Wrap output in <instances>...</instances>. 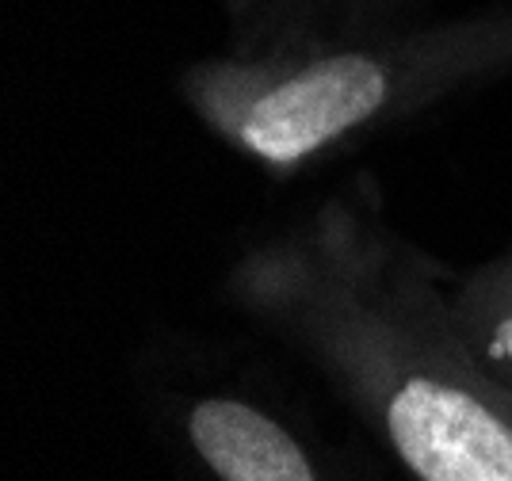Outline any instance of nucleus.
<instances>
[{
  "label": "nucleus",
  "mask_w": 512,
  "mask_h": 481,
  "mask_svg": "<svg viewBox=\"0 0 512 481\" xmlns=\"http://www.w3.org/2000/svg\"><path fill=\"white\" fill-rule=\"evenodd\" d=\"M482 348H486V356H490L497 367H505L512 375V287L501 294V302L493 306V317H490V325H486Z\"/></svg>",
  "instance_id": "4"
},
{
  "label": "nucleus",
  "mask_w": 512,
  "mask_h": 481,
  "mask_svg": "<svg viewBox=\"0 0 512 481\" xmlns=\"http://www.w3.org/2000/svg\"><path fill=\"white\" fill-rule=\"evenodd\" d=\"M383 420L421 481H512V424L463 382L413 367L386 390Z\"/></svg>",
  "instance_id": "2"
},
{
  "label": "nucleus",
  "mask_w": 512,
  "mask_h": 481,
  "mask_svg": "<svg viewBox=\"0 0 512 481\" xmlns=\"http://www.w3.org/2000/svg\"><path fill=\"white\" fill-rule=\"evenodd\" d=\"M188 436L199 459L222 481H314L291 432L245 401H199L188 417Z\"/></svg>",
  "instance_id": "3"
},
{
  "label": "nucleus",
  "mask_w": 512,
  "mask_h": 481,
  "mask_svg": "<svg viewBox=\"0 0 512 481\" xmlns=\"http://www.w3.org/2000/svg\"><path fill=\"white\" fill-rule=\"evenodd\" d=\"M390 96V77L375 58L333 54L291 69L245 73L211 92L222 123L268 165H295L367 123Z\"/></svg>",
  "instance_id": "1"
}]
</instances>
